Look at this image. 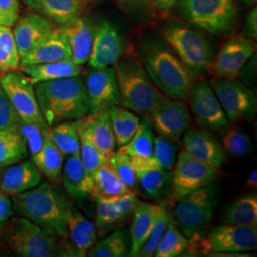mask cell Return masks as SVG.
Wrapping results in <instances>:
<instances>
[{
	"instance_id": "obj_2",
	"label": "cell",
	"mask_w": 257,
	"mask_h": 257,
	"mask_svg": "<svg viewBox=\"0 0 257 257\" xmlns=\"http://www.w3.org/2000/svg\"><path fill=\"white\" fill-rule=\"evenodd\" d=\"M0 248L17 256H77L68 238L19 215L12 216L0 226Z\"/></svg>"
},
{
	"instance_id": "obj_1",
	"label": "cell",
	"mask_w": 257,
	"mask_h": 257,
	"mask_svg": "<svg viewBox=\"0 0 257 257\" xmlns=\"http://www.w3.org/2000/svg\"><path fill=\"white\" fill-rule=\"evenodd\" d=\"M136 53L160 92L175 100H187L194 76L163 38L147 35L138 40Z\"/></svg>"
},
{
	"instance_id": "obj_19",
	"label": "cell",
	"mask_w": 257,
	"mask_h": 257,
	"mask_svg": "<svg viewBox=\"0 0 257 257\" xmlns=\"http://www.w3.org/2000/svg\"><path fill=\"white\" fill-rule=\"evenodd\" d=\"M184 150L193 158L221 168L227 160L226 151L211 133L204 130H189L184 134Z\"/></svg>"
},
{
	"instance_id": "obj_3",
	"label": "cell",
	"mask_w": 257,
	"mask_h": 257,
	"mask_svg": "<svg viewBox=\"0 0 257 257\" xmlns=\"http://www.w3.org/2000/svg\"><path fill=\"white\" fill-rule=\"evenodd\" d=\"M34 89L38 107L50 127L89 114L85 84L80 76L37 83Z\"/></svg>"
},
{
	"instance_id": "obj_49",
	"label": "cell",
	"mask_w": 257,
	"mask_h": 257,
	"mask_svg": "<svg viewBox=\"0 0 257 257\" xmlns=\"http://www.w3.org/2000/svg\"><path fill=\"white\" fill-rule=\"evenodd\" d=\"M123 119V145L127 144L135 137L140 126V118L132 110L122 107L121 110Z\"/></svg>"
},
{
	"instance_id": "obj_8",
	"label": "cell",
	"mask_w": 257,
	"mask_h": 257,
	"mask_svg": "<svg viewBox=\"0 0 257 257\" xmlns=\"http://www.w3.org/2000/svg\"><path fill=\"white\" fill-rule=\"evenodd\" d=\"M184 19L195 27L211 35L230 32L238 21V9L234 0H178Z\"/></svg>"
},
{
	"instance_id": "obj_56",
	"label": "cell",
	"mask_w": 257,
	"mask_h": 257,
	"mask_svg": "<svg viewBox=\"0 0 257 257\" xmlns=\"http://www.w3.org/2000/svg\"><path fill=\"white\" fill-rule=\"evenodd\" d=\"M245 6H253L256 4L257 0H239Z\"/></svg>"
},
{
	"instance_id": "obj_55",
	"label": "cell",
	"mask_w": 257,
	"mask_h": 257,
	"mask_svg": "<svg viewBox=\"0 0 257 257\" xmlns=\"http://www.w3.org/2000/svg\"><path fill=\"white\" fill-rule=\"evenodd\" d=\"M247 184L248 187L250 188H256L257 187V171L256 169H253L250 174L248 175V180H247Z\"/></svg>"
},
{
	"instance_id": "obj_26",
	"label": "cell",
	"mask_w": 257,
	"mask_h": 257,
	"mask_svg": "<svg viewBox=\"0 0 257 257\" xmlns=\"http://www.w3.org/2000/svg\"><path fill=\"white\" fill-rule=\"evenodd\" d=\"M61 180L66 192L74 199L92 198V182L85 172L80 155L67 156Z\"/></svg>"
},
{
	"instance_id": "obj_46",
	"label": "cell",
	"mask_w": 257,
	"mask_h": 257,
	"mask_svg": "<svg viewBox=\"0 0 257 257\" xmlns=\"http://www.w3.org/2000/svg\"><path fill=\"white\" fill-rule=\"evenodd\" d=\"M21 119L0 84V131H17Z\"/></svg>"
},
{
	"instance_id": "obj_17",
	"label": "cell",
	"mask_w": 257,
	"mask_h": 257,
	"mask_svg": "<svg viewBox=\"0 0 257 257\" xmlns=\"http://www.w3.org/2000/svg\"><path fill=\"white\" fill-rule=\"evenodd\" d=\"M125 52L119 29L108 20L96 25L89 64L92 68H107L115 64Z\"/></svg>"
},
{
	"instance_id": "obj_10",
	"label": "cell",
	"mask_w": 257,
	"mask_h": 257,
	"mask_svg": "<svg viewBox=\"0 0 257 257\" xmlns=\"http://www.w3.org/2000/svg\"><path fill=\"white\" fill-rule=\"evenodd\" d=\"M257 248V226L223 224L212 228L199 243L198 253L217 255L220 253H242Z\"/></svg>"
},
{
	"instance_id": "obj_30",
	"label": "cell",
	"mask_w": 257,
	"mask_h": 257,
	"mask_svg": "<svg viewBox=\"0 0 257 257\" xmlns=\"http://www.w3.org/2000/svg\"><path fill=\"white\" fill-rule=\"evenodd\" d=\"M137 176L140 187L152 199L161 200L171 193L172 171L153 164L137 172Z\"/></svg>"
},
{
	"instance_id": "obj_12",
	"label": "cell",
	"mask_w": 257,
	"mask_h": 257,
	"mask_svg": "<svg viewBox=\"0 0 257 257\" xmlns=\"http://www.w3.org/2000/svg\"><path fill=\"white\" fill-rule=\"evenodd\" d=\"M0 84L19 118L26 123L48 126L37 104L34 85L22 71H10L0 75Z\"/></svg>"
},
{
	"instance_id": "obj_4",
	"label": "cell",
	"mask_w": 257,
	"mask_h": 257,
	"mask_svg": "<svg viewBox=\"0 0 257 257\" xmlns=\"http://www.w3.org/2000/svg\"><path fill=\"white\" fill-rule=\"evenodd\" d=\"M13 210L42 229L58 236L69 238L67 216L72 205L64 196L48 183L17 195H12Z\"/></svg>"
},
{
	"instance_id": "obj_18",
	"label": "cell",
	"mask_w": 257,
	"mask_h": 257,
	"mask_svg": "<svg viewBox=\"0 0 257 257\" xmlns=\"http://www.w3.org/2000/svg\"><path fill=\"white\" fill-rule=\"evenodd\" d=\"M13 30L20 59L46 38L54 30L52 22L37 13L19 18Z\"/></svg>"
},
{
	"instance_id": "obj_21",
	"label": "cell",
	"mask_w": 257,
	"mask_h": 257,
	"mask_svg": "<svg viewBox=\"0 0 257 257\" xmlns=\"http://www.w3.org/2000/svg\"><path fill=\"white\" fill-rule=\"evenodd\" d=\"M42 174L33 160L8 166L0 177V192L7 195L24 193L40 184Z\"/></svg>"
},
{
	"instance_id": "obj_54",
	"label": "cell",
	"mask_w": 257,
	"mask_h": 257,
	"mask_svg": "<svg viewBox=\"0 0 257 257\" xmlns=\"http://www.w3.org/2000/svg\"><path fill=\"white\" fill-rule=\"evenodd\" d=\"M125 4L130 5L132 7H143L150 5L154 2V0H121Z\"/></svg>"
},
{
	"instance_id": "obj_31",
	"label": "cell",
	"mask_w": 257,
	"mask_h": 257,
	"mask_svg": "<svg viewBox=\"0 0 257 257\" xmlns=\"http://www.w3.org/2000/svg\"><path fill=\"white\" fill-rule=\"evenodd\" d=\"M92 199L95 196L114 198L133 192L116 175L108 159L96 170L92 177Z\"/></svg>"
},
{
	"instance_id": "obj_51",
	"label": "cell",
	"mask_w": 257,
	"mask_h": 257,
	"mask_svg": "<svg viewBox=\"0 0 257 257\" xmlns=\"http://www.w3.org/2000/svg\"><path fill=\"white\" fill-rule=\"evenodd\" d=\"M243 36L250 39H257V9L253 7L246 16L245 25L243 29Z\"/></svg>"
},
{
	"instance_id": "obj_38",
	"label": "cell",
	"mask_w": 257,
	"mask_h": 257,
	"mask_svg": "<svg viewBox=\"0 0 257 257\" xmlns=\"http://www.w3.org/2000/svg\"><path fill=\"white\" fill-rule=\"evenodd\" d=\"M186 252L191 255V244L178 229L175 219L171 216L165 233L156 248L155 256H180Z\"/></svg>"
},
{
	"instance_id": "obj_14",
	"label": "cell",
	"mask_w": 257,
	"mask_h": 257,
	"mask_svg": "<svg viewBox=\"0 0 257 257\" xmlns=\"http://www.w3.org/2000/svg\"><path fill=\"white\" fill-rule=\"evenodd\" d=\"M84 84L89 114H97L113 106H120L119 90L113 67L92 68L87 73Z\"/></svg>"
},
{
	"instance_id": "obj_44",
	"label": "cell",
	"mask_w": 257,
	"mask_h": 257,
	"mask_svg": "<svg viewBox=\"0 0 257 257\" xmlns=\"http://www.w3.org/2000/svg\"><path fill=\"white\" fill-rule=\"evenodd\" d=\"M223 148L235 157L248 156L253 151V145L244 131L238 128H230L222 138Z\"/></svg>"
},
{
	"instance_id": "obj_53",
	"label": "cell",
	"mask_w": 257,
	"mask_h": 257,
	"mask_svg": "<svg viewBox=\"0 0 257 257\" xmlns=\"http://www.w3.org/2000/svg\"><path fill=\"white\" fill-rule=\"evenodd\" d=\"M178 0H154L153 6L156 11L161 14H166L172 9Z\"/></svg>"
},
{
	"instance_id": "obj_6",
	"label": "cell",
	"mask_w": 257,
	"mask_h": 257,
	"mask_svg": "<svg viewBox=\"0 0 257 257\" xmlns=\"http://www.w3.org/2000/svg\"><path fill=\"white\" fill-rule=\"evenodd\" d=\"M161 35L194 77L210 72L215 53L204 33L181 21L171 20L161 26Z\"/></svg>"
},
{
	"instance_id": "obj_16",
	"label": "cell",
	"mask_w": 257,
	"mask_h": 257,
	"mask_svg": "<svg viewBox=\"0 0 257 257\" xmlns=\"http://www.w3.org/2000/svg\"><path fill=\"white\" fill-rule=\"evenodd\" d=\"M147 121L159 136L177 141L190 127L192 116L182 100L164 96L153 110Z\"/></svg>"
},
{
	"instance_id": "obj_28",
	"label": "cell",
	"mask_w": 257,
	"mask_h": 257,
	"mask_svg": "<svg viewBox=\"0 0 257 257\" xmlns=\"http://www.w3.org/2000/svg\"><path fill=\"white\" fill-rule=\"evenodd\" d=\"M133 214V223L130 230V256H138L139 251L146 243L153 229L155 221V204L138 201Z\"/></svg>"
},
{
	"instance_id": "obj_20",
	"label": "cell",
	"mask_w": 257,
	"mask_h": 257,
	"mask_svg": "<svg viewBox=\"0 0 257 257\" xmlns=\"http://www.w3.org/2000/svg\"><path fill=\"white\" fill-rule=\"evenodd\" d=\"M68 59H72V52L67 36L62 28H55L44 40L20 59V67Z\"/></svg>"
},
{
	"instance_id": "obj_7",
	"label": "cell",
	"mask_w": 257,
	"mask_h": 257,
	"mask_svg": "<svg viewBox=\"0 0 257 257\" xmlns=\"http://www.w3.org/2000/svg\"><path fill=\"white\" fill-rule=\"evenodd\" d=\"M175 203L174 219L191 244V255H195L217 205V184H209L184 195Z\"/></svg>"
},
{
	"instance_id": "obj_45",
	"label": "cell",
	"mask_w": 257,
	"mask_h": 257,
	"mask_svg": "<svg viewBox=\"0 0 257 257\" xmlns=\"http://www.w3.org/2000/svg\"><path fill=\"white\" fill-rule=\"evenodd\" d=\"M111 168L119 176L120 179L125 183L131 191L135 193L138 188V176L131 163L130 157L122 151H115L112 156L108 158Z\"/></svg>"
},
{
	"instance_id": "obj_36",
	"label": "cell",
	"mask_w": 257,
	"mask_h": 257,
	"mask_svg": "<svg viewBox=\"0 0 257 257\" xmlns=\"http://www.w3.org/2000/svg\"><path fill=\"white\" fill-rule=\"evenodd\" d=\"M27 156L26 141L19 132L0 131V169L20 162Z\"/></svg>"
},
{
	"instance_id": "obj_9",
	"label": "cell",
	"mask_w": 257,
	"mask_h": 257,
	"mask_svg": "<svg viewBox=\"0 0 257 257\" xmlns=\"http://www.w3.org/2000/svg\"><path fill=\"white\" fill-rule=\"evenodd\" d=\"M221 175L220 168L199 161L183 150L172 170V190L168 198L175 203L184 195L214 182Z\"/></svg>"
},
{
	"instance_id": "obj_24",
	"label": "cell",
	"mask_w": 257,
	"mask_h": 257,
	"mask_svg": "<svg viewBox=\"0 0 257 257\" xmlns=\"http://www.w3.org/2000/svg\"><path fill=\"white\" fill-rule=\"evenodd\" d=\"M154 134L147 120L140 119V126L135 137L127 144L119 147L120 151L130 157L134 170L137 172L148 166L156 164L154 159Z\"/></svg>"
},
{
	"instance_id": "obj_35",
	"label": "cell",
	"mask_w": 257,
	"mask_h": 257,
	"mask_svg": "<svg viewBox=\"0 0 257 257\" xmlns=\"http://www.w3.org/2000/svg\"><path fill=\"white\" fill-rule=\"evenodd\" d=\"M48 137L63 156L80 155V140L76 120L65 121L50 127Z\"/></svg>"
},
{
	"instance_id": "obj_5",
	"label": "cell",
	"mask_w": 257,
	"mask_h": 257,
	"mask_svg": "<svg viewBox=\"0 0 257 257\" xmlns=\"http://www.w3.org/2000/svg\"><path fill=\"white\" fill-rule=\"evenodd\" d=\"M116 75L120 106L148 120L156 105L165 95L149 76L136 50L128 49L112 66Z\"/></svg>"
},
{
	"instance_id": "obj_25",
	"label": "cell",
	"mask_w": 257,
	"mask_h": 257,
	"mask_svg": "<svg viewBox=\"0 0 257 257\" xmlns=\"http://www.w3.org/2000/svg\"><path fill=\"white\" fill-rule=\"evenodd\" d=\"M67 228L77 256H86L96 243L97 229L95 223L89 220L72 206L67 216Z\"/></svg>"
},
{
	"instance_id": "obj_11",
	"label": "cell",
	"mask_w": 257,
	"mask_h": 257,
	"mask_svg": "<svg viewBox=\"0 0 257 257\" xmlns=\"http://www.w3.org/2000/svg\"><path fill=\"white\" fill-rule=\"evenodd\" d=\"M210 86L231 122L254 118L257 111L256 95L244 83L236 79L213 77Z\"/></svg>"
},
{
	"instance_id": "obj_15",
	"label": "cell",
	"mask_w": 257,
	"mask_h": 257,
	"mask_svg": "<svg viewBox=\"0 0 257 257\" xmlns=\"http://www.w3.org/2000/svg\"><path fill=\"white\" fill-rule=\"evenodd\" d=\"M188 100L193 118L199 127L206 130H224L230 121L220 102L206 81L193 83Z\"/></svg>"
},
{
	"instance_id": "obj_22",
	"label": "cell",
	"mask_w": 257,
	"mask_h": 257,
	"mask_svg": "<svg viewBox=\"0 0 257 257\" xmlns=\"http://www.w3.org/2000/svg\"><path fill=\"white\" fill-rule=\"evenodd\" d=\"M61 28L70 44L72 60L81 66L86 64L92 52L96 25L91 20L79 17Z\"/></svg>"
},
{
	"instance_id": "obj_39",
	"label": "cell",
	"mask_w": 257,
	"mask_h": 257,
	"mask_svg": "<svg viewBox=\"0 0 257 257\" xmlns=\"http://www.w3.org/2000/svg\"><path fill=\"white\" fill-rule=\"evenodd\" d=\"M20 67V56L11 27L0 25V75Z\"/></svg>"
},
{
	"instance_id": "obj_52",
	"label": "cell",
	"mask_w": 257,
	"mask_h": 257,
	"mask_svg": "<svg viewBox=\"0 0 257 257\" xmlns=\"http://www.w3.org/2000/svg\"><path fill=\"white\" fill-rule=\"evenodd\" d=\"M14 210L9 195L0 192V226L13 216Z\"/></svg>"
},
{
	"instance_id": "obj_29",
	"label": "cell",
	"mask_w": 257,
	"mask_h": 257,
	"mask_svg": "<svg viewBox=\"0 0 257 257\" xmlns=\"http://www.w3.org/2000/svg\"><path fill=\"white\" fill-rule=\"evenodd\" d=\"M85 118L94 145L103 156L108 159L113 155L116 148V139L111 127L110 111L105 110L93 115L88 114Z\"/></svg>"
},
{
	"instance_id": "obj_47",
	"label": "cell",
	"mask_w": 257,
	"mask_h": 257,
	"mask_svg": "<svg viewBox=\"0 0 257 257\" xmlns=\"http://www.w3.org/2000/svg\"><path fill=\"white\" fill-rule=\"evenodd\" d=\"M19 18V0H0V25L13 27Z\"/></svg>"
},
{
	"instance_id": "obj_33",
	"label": "cell",
	"mask_w": 257,
	"mask_h": 257,
	"mask_svg": "<svg viewBox=\"0 0 257 257\" xmlns=\"http://www.w3.org/2000/svg\"><path fill=\"white\" fill-rule=\"evenodd\" d=\"M32 160L50 182L57 184L61 181L64 156L49 137L46 138L43 148L38 154L32 157Z\"/></svg>"
},
{
	"instance_id": "obj_41",
	"label": "cell",
	"mask_w": 257,
	"mask_h": 257,
	"mask_svg": "<svg viewBox=\"0 0 257 257\" xmlns=\"http://www.w3.org/2000/svg\"><path fill=\"white\" fill-rule=\"evenodd\" d=\"M93 200L95 201V226L97 233L104 235L116 228L123 220L115 208L112 198L95 196Z\"/></svg>"
},
{
	"instance_id": "obj_42",
	"label": "cell",
	"mask_w": 257,
	"mask_h": 257,
	"mask_svg": "<svg viewBox=\"0 0 257 257\" xmlns=\"http://www.w3.org/2000/svg\"><path fill=\"white\" fill-rule=\"evenodd\" d=\"M179 145L177 141L156 136L154 137V159L157 166L172 171L177 158Z\"/></svg>"
},
{
	"instance_id": "obj_40",
	"label": "cell",
	"mask_w": 257,
	"mask_h": 257,
	"mask_svg": "<svg viewBox=\"0 0 257 257\" xmlns=\"http://www.w3.org/2000/svg\"><path fill=\"white\" fill-rule=\"evenodd\" d=\"M171 214L169 213L165 202L155 204V221L153 229L146 243L138 253V256H154L156 248L165 233Z\"/></svg>"
},
{
	"instance_id": "obj_34",
	"label": "cell",
	"mask_w": 257,
	"mask_h": 257,
	"mask_svg": "<svg viewBox=\"0 0 257 257\" xmlns=\"http://www.w3.org/2000/svg\"><path fill=\"white\" fill-rule=\"evenodd\" d=\"M77 131L80 140V158L82 161L85 172L88 177L92 180L96 170L107 160L99 150L94 145L90 136L89 128L85 116L76 120Z\"/></svg>"
},
{
	"instance_id": "obj_13",
	"label": "cell",
	"mask_w": 257,
	"mask_h": 257,
	"mask_svg": "<svg viewBox=\"0 0 257 257\" xmlns=\"http://www.w3.org/2000/svg\"><path fill=\"white\" fill-rule=\"evenodd\" d=\"M255 51L253 39L243 35L231 37L214 56L209 73L215 77L236 79Z\"/></svg>"
},
{
	"instance_id": "obj_23",
	"label": "cell",
	"mask_w": 257,
	"mask_h": 257,
	"mask_svg": "<svg viewBox=\"0 0 257 257\" xmlns=\"http://www.w3.org/2000/svg\"><path fill=\"white\" fill-rule=\"evenodd\" d=\"M25 5L51 22L63 27L80 17L83 0H24Z\"/></svg>"
},
{
	"instance_id": "obj_48",
	"label": "cell",
	"mask_w": 257,
	"mask_h": 257,
	"mask_svg": "<svg viewBox=\"0 0 257 257\" xmlns=\"http://www.w3.org/2000/svg\"><path fill=\"white\" fill-rule=\"evenodd\" d=\"M112 200L123 221L128 219L131 214L134 213L139 201L136 195V193L134 192L124 193L120 196L112 198Z\"/></svg>"
},
{
	"instance_id": "obj_50",
	"label": "cell",
	"mask_w": 257,
	"mask_h": 257,
	"mask_svg": "<svg viewBox=\"0 0 257 257\" xmlns=\"http://www.w3.org/2000/svg\"><path fill=\"white\" fill-rule=\"evenodd\" d=\"M121 110H122L121 106H113L109 110L111 127L116 139L117 147L123 146V119H122Z\"/></svg>"
},
{
	"instance_id": "obj_37",
	"label": "cell",
	"mask_w": 257,
	"mask_h": 257,
	"mask_svg": "<svg viewBox=\"0 0 257 257\" xmlns=\"http://www.w3.org/2000/svg\"><path fill=\"white\" fill-rule=\"evenodd\" d=\"M131 237L127 229L114 230L108 237L94 244L87 256L125 257L130 256Z\"/></svg>"
},
{
	"instance_id": "obj_43",
	"label": "cell",
	"mask_w": 257,
	"mask_h": 257,
	"mask_svg": "<svg viewBox=\"0 0 257 257\" xmlns=\"http://www.w3.org/2000/svg\"><path fill=\"white\" fill-rule=\"evenodd\" d=\"M50 126H43L35 123H26L21 121L17 132L25 139L27 144L28 153L31 157L36 156L43 148L48 138V131Z\"/></svg>"
},
{
	"instance_id": "obj_32",
	"label": "cell",
	"mask_w": 257,
	"mask_h": 257,
	"mask_svg": "<svg viewBox=\"0 0 257 257\" xmlns=\"http://www.w3.org/2000/svg\"><path fill=\"white\" fill-rule=\"evenodd\" d=\"M222 221L224 224L257 226L256 193H245L229 204Z\"/></svg>"
},
{
	"instance_id": "obj_27",
	"label": "cell",
	"mask_w": 257,
	"mask_h": 257,
	"mask_svg": "<svg viewBox=\"0 0 257 257\" xmlns=\"http://www.w3.org/2000/svg\"><path fill=\"white\" fill-rule=\"evenodd\" d=\"M27 75L33 85L67 77L80 76L82 66L74 63L72 59L42 64L28 65L19 68Z\"/></svg>"
}]
</instances>
